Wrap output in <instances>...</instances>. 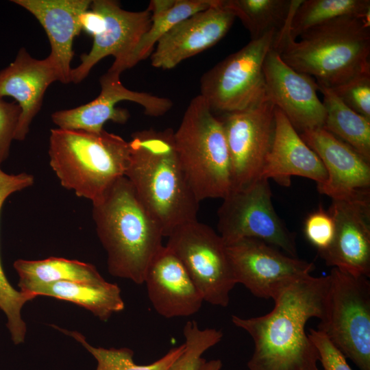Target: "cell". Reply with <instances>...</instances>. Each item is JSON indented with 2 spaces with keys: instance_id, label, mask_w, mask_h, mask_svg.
I'll use <instances>...</instances> for the list:
<instances>
[{
  "instance_id": "cell-25",
  "label": "cell",
  "mask_w": 370,
  "mask_h": 370,
  "mask_svg": "<svg viewBox=\"0 0 370 370\" xmlns=\"http://www.w3.org/2000/svg\"><path fill=\"white\" fill-rule=\"evenodd\" d=\"M13 266L19 277L21 291L28 294L34 287L56 282H96L104 279L92 264L64 258L18 259Z\"/></svg>"
},
{
  "instance_id": "cell-11",
  "label": "cell",
  "mask_w": 370,
  "mask_h": 370,
  "mask_svg": "<svg viewBox=\"0 0 370 370\" xmlns=\"http://www.w3.org/2000/svg\"><path fill=\"white\" fill-rule=\"evenodd\" d=\"M275 106L267 99L244 110L221 114L230 158L232 188L260 178L275 132Z\"/></svg>"
},
{
  "instance_id": "cell-8",
  "label": "cell",
  "mask_w": 370,
  "mask_h": 370,
  "mask_svg": "<svg viewBox=\"0 0 370 370\" xmlns=\"http://www.w3.org/2000/svg\"><path fill=\"white\" fill-rule=\"evenodd\" d=\"M325 319L317 330L360 370H370V282L332 268Z\"/></svg>"
},
{
  "instance_id": "cell-3",
  "label": "cell",
  "mask_w": 370,
  "mask_h": 370,
  "mask_svg": "<svg viewBox=\"0 0 370 370\" xmlns=\"http://www.w3.org/2000/svg\"><path fill=\"white\" fill-rule=\"evenodd\" d=\"M92 219L107 254L109 273L144 284L149 265L164 247L162 230L125 176L92 202Z\"/></svg>"
},
{
  "instance_id": "cell-12",
  "label": "cell",
  "mask_w": 370,
  "mask_h": 370,
  "mask_svg": "<svg viewBox=\"0 0 370 370\" xmlns=\"http://www.w3.org/2000/svg\"><path fill=\"white\" fill-rule=\"evenodd\" d=\"M226 246L236 284L259 298L273 299L285 286L315 269L314 262L284 254L259 239L243 238Z\"/></svg>"
},
{
  "instance_id": "cell-4",
  "label": "cell",
  "mask_w": 370,
  "mask_h": 370,
  "mask_svg": "<svg viewBox=\"0 0 370 370\" xmlns=\"http://www.w3.org/2000/svg\"><path fill=\"white\" fill-rule=\"evenodd\" d=\"M292 17L275 36L273 48L295 71L331 88L370 71V18L339 17L291 37Z\"/></svg>"
},
{
  "instance_id": "cell-28",
  "label": "cell",
  "mask_w": 370,
  "mask_h": 370,
  "mask_svg": "<svg viewBox=\"0 0 370 370\" xmlns=\"http://www.w3.org/2000/svg\"><path fill=\"white\" fill-rule=\"evenodd\" d=\"M343 16L370 18L369 0H302L290 25L293 40L308 29Z\"/></svg>"
},
{
  "instance_id": "cell-9",
  "label": "cell",
  "mask_w": 370,
  "mask_h": 370,
  "mask_svg": "<svg viewBox=\"0 0 370 370\" xmlns=\"http://www.w3.org/2000/svg\"><path fill=\"white\" fill-rule=\"evenodd\" d=\"M219 234L226 245L238 240H261L297 257L295 235L277 214L269 180L259 178L249 185L231 189L217 211Z\"/></svg>"
},
{
  "instance_id": "cell-6",
  "label": "cell",
  "mask_w": 370,
  "mask_h": 370,
  "mask_svg": "<svg viewBox=\"0 0 370 370\" xmlns=\"http://www.w3.org/2000/svg\"><path fill=\"white\" fill-rule=\"evenodd\" d=\"M175 151L199 202L223 199L231 190L230 158L223 123L199 95L173 132Z\"/></svg>"
},
{
  "instance_id": "cell-32",
  "label": "cell",
  "mask_w": 370,
  "mask_h": 370,
  "mask_svg": "<svg viewBox=\"0 0 370 370\" xmlns=\"http://www.w3.org/2000/svg\"><path fill=\"white\" fill-rule=\"evenodd\" d=\"M304 232L308 241L320 253L331 245L335 234V223L330 213L320 206L306 217Z\"/></svg>"
},
{
  "instance_id": "cell-15",
  "label": "cell",
  "mask_w": 370,
  "mask_h": 370,
  "mask_svg": "<svg viewBox=\"0 0 370 370\" xmlns=\"http://www.w3.org/2000/svg\"><path fill=\"white\" fill-rule=\"evenodd\" d=\"M335 223L331 245L319 253L328 266L370 277V193L332 199L328 211Z\"/></svg>"
},
{
  "instance_id": "cell-1",
  "label": "cell",
  "mask_w": 370,
  "mask_h": 370,
  "mask_svg": "<svg viewBox=\"0 0 370 370\" xmlns=\"http://www.w3.org/2000/svg\"><path fill=\"white\" fill-rule=\"evenodd\" d=\"M328 288V275H310L281 289L269 313L250 318L232 316L234 325L254 341L249 370H319V353L305 328L310 319H325Z\"/></svg>"
},
{
  "instance_id": "cell-16",
  "label": "cell",
  "mask_w": 370,
  "mask_h": 370,
  "mask_svg": "<svg viewBox=\"0 0 370 370\" xmlns=\"http://www.w3.org/2000/svg\"><path fill=\"white\" fill-rule=\"evenodd\" d=\"M269 99L286 116L295 130L323 127L325 108L318 95L317 82L286 64L273 47L264 62Z\"/></svg>"
},
{
  "instance_id": "cell-19",
  "label": "cell",
  "mask_w": 370,
  "mask_h": 370,
  "mask_svg": "<svg viewBox=\"0 0 370 370\" xmlns=\"http://www.w3.org/2000/svg\"><path fill=\"white\" fill-rule=\"evenodd\" d=\"M144 283L153 308L166 319L193 315L204 301L181 260L165 245L149 265Z\"/></svg>"
},
{
  "instance_id": "cell-17",
  "label": "cell",
  "mask_w": 370,
  "mask_h": 370,
  "mask_svg": "<svg viewBox=\"0 0 370 370\" xmlns=\"http://www.w3.org/2000/svg\"><path fill=\"white\" fill-rule=\"evenodd\" d=\"M223 1L220 0L218 4L193 14L170 29L158 41L150 56L151 66L171 69L222 39L236 18Z\"/></svg>"
},
{
  "instance_id": "cell-10",
  "label": "cell",
  "mask_w": 370,
  "mask_h": 370,
  "mask_svg": "<svg viewBox=\"0 0 370 370\" xmlns=\"http://www.w3.org/2000/svg\"><path fill=\"white\" fill-rule=\"evenodd\" d=\"M167 237L165 246L181 260L204 301L227 307L236 283L219 233L197 219L176 227Z\"/></svg>"
},
{
  "instance_id": "cell-26",
  "label": "cell",
  "mask_w": 370,
  "mask_h": 370,
  "mask_svg": "<svg viewBox=\"0 0 370 370\" xmlns=\"http://www.w3.org/2000/svg\"><path fill=\"white\" fill-rule=\"evenodd\" d=\"M317 85L326 112L323 127L370 162V120L349 108L331 88Z\"/></svg>"
},
{
  "instance_id": "cell-35",
  "label": "cell",
  "mask_w": 370,
  "mask_h": 370,
  "mask_svg": "<svg viewBox=\"0 0 370 370\" xmlns=\"http://www.w3.org/2000/svg\"><path fill=\"white\" fill-rule=\"evenodd\" d=\"M221 367L222 362L219 359L206 360L202 358L198 370H221Z\"/></svg>"
},
{
  "instance_id": "cell-18",
  "label": "cell",
  "mask_w": 370,
  "mask_h": 370,
  "mask_svg": "<svg viewBox=\"0 0 370 370\" xmlns=\"http://www.w3.org/2000/svg\"><path fill=\"white\" fill-rule=\"evenodd\" d=\"M301 138L317 153L327 172L318 191L332 199H343L370 193V165L348 144L323 127L306 130Z\"/></svg>"
},
{
  "instance_id": "cell-27",
  "label": "cell",
  "mask_w": 370,
  "mask_h": 370,
  "mask_svg": "<svg viewBox=\"0 0 370 370\" xmlns=\"http://www.w3.org/2000/svg\"><path fill=\"white\" fill-rule=\"evenodd\" d=\"M302 0H223V5L249 32L251 40L280 31Z\"/></svg>"
},
{
  "instance_id": "cell-22",
  "label": "cell",
  "mask_w": 370,
  "mask_h": 370,
  "mask_svg": "<svg viewBox=\"0 0 370 370\" xmlns=\"http://www.w3.org/2000/svg\"><path fill=\"white\" fill-rule=\"evenodd\" d=\"M275 132L271 150L260 178L274 180L288 186L292 176H300L324 183L327 172L317 153L305 143L284 113L275 109Z\"/></svg>"
},
{
  "instance_id": "cell-21",
  "label": "cell",
  "mask_w": 370,
  "mask_h": 370,
  "mask_svg": "<svg viewBox=\"0 0 370 370\" xmlns=\"http://www.w3.org/2000/svg\"><path fill=\"white\" fill-rule=\"evenodd\" d=\"M29 12L45 29L51 46L47 56L55 66L59 81L71 82V62L74 39L82 30L81 15L91 5L90 0H13Z\"/></svg>"
},
{
  "instance_id": "cell-30",
  "label": "cell",
  "mask_w": 370,
  "mask_h": 370,
  "mask_svg": "<svg viewBox=\"0 0 370 370\" xmlns=\"http://www.w3.org/2000/svg\"><path fill=\"white\" fill-rule=\"evenodd\" d=\"M183 334L185 349L167 370H198L202 355L220 342L223 336L215 328H200L195 321L186 323Z\"/></svg>"
},
{
  "instance_id": "cell-31",
  "label": "cell",
  "mask_w": 370,
  "mask_h": 370,
  "mask_svg": "<svg viewBox=\"0 0 370 370\" xmlns=\"http://www.w3.org/2000/svg\"><path fill=\"white\" fill-rule=\"evenodd\" d=\"M332 89L349 108L370 120V71Z\"/></svg>"
},
{
  "instance_id": "cell-5",
  "label": "cell",
  "mask_w": 370,
  "mask_h": 370,
  "mask_svg": "<svg viewBox=\"0 0 370 370\" xmlns=\"http://www.w3.org/2000/svg\"><path fill=\"white\" fill-rule=\"evenodd\" d=\"M49 164L64 188L92 202L125 176L129 142L105 130L99 133L51 129Z\"/></svg>"
},
{
  "instance_id": "cell-24",
  "label": "cell",
  "mask_w": 370,
  "mask_h": 370,
  "mask_svg": "<svg viewBox=\"0 0 370 370\" xmlns=\"http://www.w3.org/2000/svg\"><path fill=\"white\" fill-rule=\"evenodd\" d=\"M220 0H152L147 7L151 21L129 57L125 71L149 57L158 41L174 25L219 3Z\"/></svg>"
},
{
  "instance_id": "cell-14",
  "label": "cell",
  "mask_w": 370,
  "mask_h": 370,
  "mask_svg": "<svg viewBox=\"0 0 370 370\" xmlns=\"http://www.w3.org/2000/svg\"><path fill=\"white\" fill-rule=\"evenodd\" d=\"M120 75L108 70L100 77L101 92L95 99L76 108L54 112L52 121L60 129L99 133L108 121L118 124L127 121L128 111L116 108L121 101L136 103L144 108L147 115L154 117L164 115L172 108L173 102L168 98L127 88L121 83Z\"/></svg>"
},
{
  "instance_id": "cell-7",
  "label": "cell",
  "mask_w": 370,
  "mask_h": 370,
  "mask_svg": "<svg viewBox=\"0 0 370 370\" xmlns=\"http://www.w3.org/2000/svg\"><path fill=\"white\" fill-rule=\"evenodd\" d=\"M277 32L251 40L202 75L200 95L214 114L244 110L268 99L263 66Z\"/></svg>"
},
{
  "instance_id": "cell-29",
  "label": "cell",
  "mask_w": 370,
  "mask_h": 370,
  "mask_svg": "<svg viewBox=\"0 0 370 370\" xmlns=\"http://www.w3.org/2000/svg\"><path fill=\"white\" fill-rule=\"evenodd\" d=\"M60 330L73 337L92 355L97 363L95 370H167L183 353L186 347L184 343L180 346L171 349L155 362L146 365H139L134 362V352L130 348L106 349L94 347L90 345L79 332Z\"/></svg>"
},
{
  "instance_id": "cell-34",
  "label": "cell",
  "mask_w": 370,
  "mask_h": 370,
  "mask_svg": "<svg viewBox=\"0 0 370 370\" xmlns=\"http://www.w3.org/2000/svg\"><path fill=\"white\" fill-rule=\"evenodd\" d=\"M21 111L16 102H7L0 98V165L9 156Z\"/></svg>"
},
{
  "instance_id": "cell-33",
  "label": "cell",
  "mask_w": 370,
  "mask_h": 370,
  "mask_svg": "<svg viewBox=\"0 0 370 370\" xmlns=\"http://www.w3.org/2000/svg\"><path fill=\"white\" fill-rule=\"evenodd\" d=\"M308 335L319 353L324 370H352L345 355L323 332L310 328Z\"/></svg>"
},
{
  "instance_id": "cell-2",
  "label": "cell",
  "mask_w": 370,
  "mask_h": 370,
  "mask_svg": "<svg viewBox=\"0 0 370 370\" xmlns=\"http://www.w3.org/2000/svg\"><path fill=\"white\" fill-rule=\"evenodd\" d=\"M173 132L151 128L132 134L125 173L164 237L197 220L199 204L178 160Z\"/></svg>"
},
{
  "instance_id": "cell-20",
  "label": "cell",
  "mask_w": 370,
  "mask_h": 370,
  "mask_svg": "<svg viewBox=\"0 0 370 370\" xmlns=\"http://www.w3.org/2000/svg\"><path fill=\"white\" fill-rule=\"evenodd\" d=\"M56 81H59V75L49 58L36 59L24 47L0 71V98L13 97L21 110L14 140L25 139L47 89Z\"/></svg>"
},
{
  "instance_id": "cell-23",
  "label": "cell",
  "mask_w": 370,
  "mask_h": 370,
  "mask_svg": "<svg viewBox=\"0 0 370 370\" xmlns=\"http://www.w3.org/2000/svg\"><path fill=\"white\" fill-rule=\"evenodd\" d=\"M29 293L76 304L105 321L125 308L119 286L104 279L96 282H56L34 287Z\"/></svg>"
},
{
  "instance_id": "cell-13",
  "label": "cell",
  "mask_w": 370,
  "mask_h": 370,
  "mask_svg": "<svg viewBox=\"0 0 370 370\" xmlns=\"http://www.w3.org/2000/svg\"><path fill=\"white\" fill-rule=\"evenodd\" d=\"M90 8L101 15V20L92 36L91 49L82 54L81 63L72 69L71 82L74 84L84 79L93 66L108 56L114 58L108 70L121 74L129 57L151 25V12L148 8L140 12L127 11L113 0H94Z\"/></svg>"
}]
</instances>
